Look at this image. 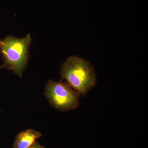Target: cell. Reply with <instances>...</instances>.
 I'll return each mask as SVG.
<instances>
[{
	"label": "cell",
	"mask_w": 148,
	"mask_h": 148,
	"mask_svg": "<svg viewBox=\"0 0 148 148\" xmlns=\"http://www.w3.org/2000/svg\"><path fill=\"white\" fill-rule=\"evenodd\" d=\"M60 75L67 83L79 95L84 96L97 84L93 66L87 60L74 56L61 66Z\"/></svg>",
	"instance_id": "6da1fadb"
},
{
	"label": "cell",
	"mask_w": 148,
	"mask_h": 148,
	"mask_svg": "<svg viewBox=\"0 0 148 148\" xmlns=\"http://www.w3.org/2000/svg\"><path fill=\"white\" fill-rule=\"evenodd\" d=\"M31 42L30 34L21 38L8 36L1 40L0 52L4 61L1 67L12 71L21 77L27 66Z\"/></svg>",
	"instance_id": "7a4b0ae2"
},
{
	"label": "cell",
	"mask_w": 148,
	"mask_h": 148,
	"mask_svg": "<svg viewBox=\"0 0 148 148\" xmlns=\"http://www.w3.org/2000/svg\"><path fill=\"white\" fill-rule=\"evenodd\" d=\"M45 95L51 106L62 112L75 110L79 105V94L66 83L49 80Z\"/></svg>",
	"instance_id": "3957f363"
},
{
	"label": "cell",
	"mask_w": 148,
	"mask_h": 148,
	"mask_svg": "<svg viewBox=\"0 0 148 148\" xmlns=\"http://www.w3.org/2000/svg\"><path fill=\"white\" fill-rule=\"evenodd\" d=\"M42 136V133L35 130L32 128L25 130L16 135L13 148H29Z\"/></svg>",
	"instance_id": "277c9868"
},
{
	"label": "cell",
	"mask_w": 148,
	"mask_h": 148,
	"mask_svg": "<svg viewBox=\"0 0 148 148\" xmlns=\"http://www.w3.org/2000/svg\"><path fill=\"white\" fill-rule=\"evenodd\" d=\"M29 148H46L41 145H40L38 142H36L33 144Z\"/></svg>",
	"instance_id": "5b68a950"
}]
</instances>
